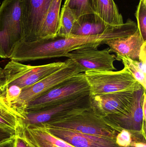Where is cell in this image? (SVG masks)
I'll return each instance as SVG.
<instances>
[{
	"mask_svg": "<svg viewBox=\"0 0 146 147\" xmlns=\"http://www.w3.org/2000/svg\"><path fill=\"white\" fill-rule=\"evenodd\" d=\"M91 109L90 94L36 110L26 111L21 127H44Z\"/></svg>",
	"mask_w": 146,
	"mask_h": 147,
	"instance_id": "cell-1",
	"label": "cell"
},
{
	"mask_svg": "<svg viewBox=\"0 0 146 147\" xmlns=\"http://www.w3.org/2000/svg\"><path fill=\"white\" fill-rule=\"evenodd\" d=\"M22 40L20 0H4L0 7V57L9 58Z\"/></svg>",
	"mask_w": 146,
	"mask_h": 147,
	"instance_id": "cell-2",
	"label": "cell"
},
{
	"mask_svg": "<svg viewBox=\"0 0 146 147\" xmlns=\"http://www.w3.org/2000/svg\"><path fill=\"white\" fill-rule=\"evenodd\" d=\"M44 127L109 137L115 140L117 135L122 130L104 118L97 115L91 109Z\"/></svg>",
	"mask_w": 146,
	"mask_h": 147,
	"instance_id": "cell-3",
	"label": "cell"
},
{
	"mask_svg": "<svg viewBox=\"0 0 146 147\" xmlns=\"http://www.w3.org/2000/svg\"><path fill=\"white\" fill-rule=\"evenodd\" d=\"M90 86V96L122 91L134 92L142 86L124 67L119 71H90L85 72Z\"/></svg>",
	"mask_w": 146,
	"mask_h": 147,
	"instance_id": "cell-4",
	"label": "cell"
},
{
	"mask_svg": "<svg viewBox=\"0 0 146 147\" xmlns=\"http://www.w3.org/2000/svg\"><path fill=\"white\" fill-rule=\"evenodd\" d=\"M67 61L51 63L43 65L31 66L11 60L3 69V80L0 92L11 85L23 89L29 87L63 67Z\"/></svg>",
	"mask_w": 146,
	"mask_h": 147,
	"instance_id": "cell-5",
	"label": "cell"
},
{
	"mask_svg": "<svg viewBox=\"0 0 146 147\" xmlns=\"http://www.w3.org/2000/svg\"><path fill=\"white\" fill-rule=\"evenodd\" d=\"M89 94L90 86L85 73H79L28 103L26 111L39 109Z\"/></svg>",
	"mask_w": 146,
	"mask_h": 147,
	"instance_id": "cell-6",
	"label": "cell"
},
{
	"mask_svg": "<svg viewBox=\"0 0 146 147\" xmlns=\"http://www.w3.org/2000/svg\"><path fill=\"white\" fill-rule=\"evenodd\" d=\"M66 61V65L60 69L22 90L17 104L18 111L21 115L25 113L28 103L43 96L67 80L82 73L81 69L71 59H68Z\"/></svg>",
	"mask_w": 146,
	"mask_h": 147,
	"instance_id": "cell-7",
	"label": "cell"
},
{
	"mask_svg": "<svg viewBox=\"0 0 146 147\" xmlns=\"http://www.w3.org/2000/svg\"><path fill=\"white\" fill-rule=\"evenodd\" d=\"M143 87L134 92L131 103L116 114L109 115L105 120L115 127L130 131L133 134L146 138V122H143L141 98L144 92Z\"/></svg>",
	"mask_w": 146,
	"mask_h": 147,
	"instance_id": "cell-8",
	"label": "cell"
},
{
	"mask_svg": "<svg viewBox=\"0 0 146 147\" xmlns=\"http://www.w3.org/2000/svg\"><path fill=\"white\" fill-rule=\"evenodd\" d=\"M110 53L109 47L103 50L83 47L70 52L65 57L72 60L82 73L90 71H109L116 69L114 65L116 57Z\"/></svg>",
	"mask_w": 146,
	"mask_h": 147,
	"instance_id": "cell-9",
	"label": "cell"
},
{
	"mask_svg": "<svg viewBox=\"0 0 146 147\" xmlns=\"http://www.w3.org/2000/svg\"><path fill=\"white\" fill-rule=\"evenodd\" d=\"M52 0H20L23 40H39L44 19Z\"/></svg>",
	"mask_w": 146,
	"mask_h": 147,
	"instance_id": "cell-10",
	"label": "cell"
},
{
	"mask_svg": "<svg viewBox=\"0 0 146 147\" xmlns=\"http://www.w3.org/2000/svg\"><path fill=\"white\" fill-rule=\"evenodd\" d=\"M134 92L122 91L90 96L91 109L97 115L104 118L123 110L133 101Z\"/></svg>",
	"mask_w": 146,
	"mask_h": 147,
	"instance_id": "cell-11",
	"label": "cell"
},
{
	"mask_svg": "<svg viewBox=\"0 0 146 147\" xmlns=\"http://www.w3.org/2000/svg\"><path fill=\"white\" fill-rule=\"evenodd\" d=\"M45 127L51 134L74 147H122L117 145L115 140L112 138L55 128Z\"/></svg>",
	"mask_w": 146,
	"mask_h": 147,
	"instance_id": "cell-12",
	"label": "cell"
},
{
	"mask_svg": "<svg viewBox=\"0 0 146 147\" xmlns=\"http://www.w3.org/2000/svg\"><path fill=\"white\" fill-rule=\"evenodd\" d=\"M146 42L138 28L131 35L108 40L105 44L109 46L110 52L115 53L117 56L127 57L137 60H139L141 47Z\"/></svg>",
	"mask_w": 146,
	"mask_h": 147,
	"instance_id": "cell-13",
	"label": "cell"
},
{
	"mask_svg": "<svg viewBox=\"0 0 146 147\" xmlns=\"http://www.w3.org/2000/svg\"><path fill=\"white\" fill-rule=\"evenodd\" d=\"M117 26L105 23L95 13L80 16L74 23L70 36H91L100 35Z\"/></svg>",
	"mask_w": 146,
	"mask_h": 147,
	"instance_id": "cell-14",
	"label": "cell"
},
{
	"mask_svg": "<svg viewBox=\"0 0 146 147\" xmlns=\"http://www.w3.org/2000/svg\"><path fill=\"white\" fill-rule=\"evenodd\" d=\"M21 128L26 136L38 147H74L51 134L45 127Z\"/></svg>",
	"mask_w": 146,
	"mask_h": 147,
	"instance_id": "cell-15",
	"label": "cell"
},
{
	"mask_svg": "<svg viewBox=\"0 0 146 147\" xmlns=\"http://www.w3.org/2000/svg\"><path fill=\"white\" fill-rule=\"evenodd\" d=\"M94 13L103 21L112 26L123 24L122 16L119 13L113 0H92Z\"/></svg>",
	"mask_w": 146,
	"mask_h": 147,
	"instance_id": "cell-16",
	"label": "cell"
},
{
	"mask_svg": "<svg viewBox=\"0 0 146 147\" xmlns=\"http://www.w3.org/2000/svg\"><path fill=\"white\" fill-rule=\"evenodd\" d=\"M62 0H52L40 29L39 40L51 38L57 35L60 22Z\"/></svg>",
	"mask_w": 146,
	"mask_h": 147,
	"instance_id": "cell-17",
	"label": "cell"
},
{
	"mask_svg": "<svg viewBox=\"0 0 146 147\" xmlns=\"http://www.w3.org/2000/svg\"><path fill=\"white\" fill-rule=\"evenodd\" d=\"M22 120L20 114L0 95V127L16 131L21 126Z\"/></svg>",
	"mask_w": 146,
	"mask_h": 147,
	"instance_id": "cell-18",
	"label": "cell"
},
{
	"mask_svg": "<svg viewBox=\"0 0 146 147\" xmlns=\"http://www.w3.org/2000/svg\"><path fill=\"white\" fill-rule=\"evenodd\" d=\"M76 18L70 9L63 5L60 16L59 30L57 36L62 38L70 37L71 30Z\"/></svg>",
	"mask_w": 146,
	"mask_h": 147,
	"instance_id": "cell-19",
	"label": "cell"
},
{
	"mask_svg": "<svg viewBox=\"0 0 146 147\" xmlns=\"http://www.w3.org/2000/svg\"><path fill=\"white\" fill-rule=\"evenodd\" d=\"M116 59L121 61L124 67L130 71L136 81L146 90V74H145L140 68L139 62L136 60H133L127 57L116 56Z\"/></svg>",
	"mask_w": 146,
	"mask_h": 147,
	"instance_id": "cell-20",
	"label": "cell"
},
{
	"mask_svg": "<svg viewBox=\"0 0 146 147\" xmlns=\"http://www.w3.org/2000/svg\"><path fill=\"white\" fill-rule=\"evenodd\" d=\"M63 5L70 9L76 19L84 15L94 13L92 0H66Z\"/></svg>",
	"mask_w": 146,
	"mask_h": 147,
	"instance_id": "cell-21",
	"label": "cell"
},
{
	"mask_svg": "<svg viewBox=\"0 0 146 147\" xmlns=\"http://www.w3.org/2000/svg\"><path fill=\"white\" fill-rule=\"evenodd\" d=\"M135 15L138 29L143 39L146 41V1H140Z\"/></svg>",
	"mask_w": 146,
	"mask_h": 147,
	"instance_id": "cell-22",
	"label": "cell"
},
{
	"mask_svg": "<svg viewBox=\"0 0 146 147\" xmlns=\"http://www.w3.org/2000/svg\"><path fill=\"white\" fill-rule=\"evenodd\" d=\"M137 136L133 134L130 131L123 129L116 137L115 141L117 145L121 147H128L133 142L138 141Z\"/></svg>",
	"mask_w": 146,
	"mask_h": 147,
	"instance_id": "cell-23",
	"label": "cell"
},
{
	"mask_svg": "<svg viewBox=\"0 0 146 147\" xmlns=\"http://www.w3.org/2000/svg\"><path fill=\"white\" fill-rule=\"evenodd\" d=\"M14 147H38L28 139L20 127L15 131L14 138Z\"/></svg>",
	"mask_w": 146,
	"mask_h": 147,
	"instance_id": "cell-24",
	"label": "cell"
},
{
	"mask_svg": "<svg viewBox=\"0 0 146 147\" xmlns=\"http://www.w3.org/2000/svg\"><path fill=\"white\" fill-rule=\"evenodd\" d=\"M15 131L0 127V144L15 138Z\"/></svg>",
	"mask_w": 146,
	"mask_h": 147,
	"instance_id": "cell-25",
	"label": "cell"
},
{
	"mask_svg": "<svg viewBox=\"0 0 146 147\" xmlns=\"http://www.w3.org/2000/svg\"><path fill=\"white\" fill-rule=\"evenodd\" d=\"M146 42L141 47L139 57V61L145 68H146Z\"/></svg>",
	"mask_w": 146,
	"mask_h": 147,
	"instance_id": "cell-26",
	"label": "cell"
},
{
	"mask_svg": "<svg viewBox=\"0 0 146 147\" xmlns=\"http://www.w3.org/2000/svg\"><path fill=\"white\" fill-rule=\"evenodd\" d=\"M141 108L143 112V122H146V91L143 93L141 98Z\"/></svg>",
	"mask_w": 146,
	"mask_h": 147,
	"instance_id": "cell-27",
	"label": "cell"
},
{
	"mask_svg": "<svg viewBox=\"0 0 146 147\" xmlns=\"http://www.w3.org/2000/svg\"><path fill=\"white\" fill-rule=\"evenodd\" d=\"M0 147H14V138L0 144Z\"/></svg>",
	"mask_w": 146,
	"mask_h": 147,
	"instance_id": "cell-28",
	"label": "cell"
},
{
	"mask_svg": "<svg viewBox=\"0 0 146 147\" xmlns=\"http://www.w3.org/2000/svg\"><path fill=\"white\" fill-rule=\"evenodd\" d=\"M128 147H146L145 142H133Z\"/></svg>",
	"mask_w": 146,
	"mask_h": 147,
	"instance_id": "cell-29",
	"label": "cell"
},
{
	"mask_svg": "<svg viewBox=\"0 0 146 147\" xmlns=\"http://www.w3.org/2000/svg\"><path fill=\"white\" fill-rule=\"evenodd\" d=\"M3 77H4V75H3V69L2 68L0 67V87H1L2 83Z\"/></svg>",
	"mask_w": 146,
	"mask_h": 147,
	"instance_id": "cell-30",
	"label": "cell"
},
{
	"mask_svg": "<svg viewBox=\"0 0 146 147\" xmlns=\"http://www.w3.org/2000/svg\"><path fill=\"white\" fill-rule=\"evenodd\" d=\"M144 1H146V0H144Z\"/></svg>",
	"mask_w": 146,
	"mask_h": 147,
	"instance_id": "cell-31",
	"label": "cell"
}]
</instances>
